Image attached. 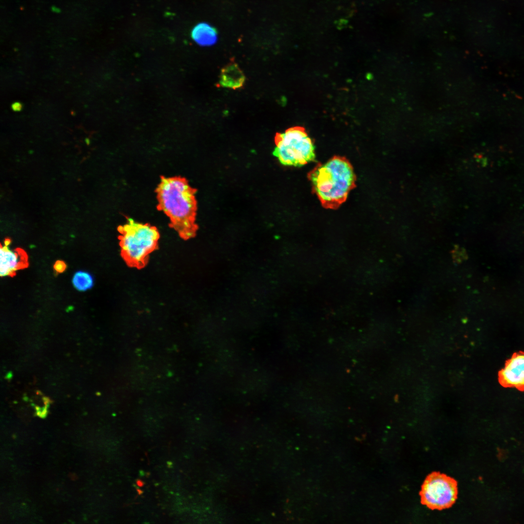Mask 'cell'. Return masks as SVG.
I'll use <instances>...</instances> for the list:
<instances>
[{"instance_id": "4fadbf2b", "label": "cell", "mask_w": 524, "mask_h": 524, "mask_svg": "<svg viewBox=\"0 0 524 524\" xmlns=\"http://www.w3.org/2000/svg\"><path fill=\"white\" fill-rule=\"evenodd\" d=\"M11 240L10 239H9L8 238H5L4 239V246H8L11 244Z\"/></svg>"}, {"instance_id": "8fae6325", "label": "cell", "mask_w": 524, "mask_h": 524, "mask_svg": "<svg viewBox=\"0 0 524 524\" xmlns=\"http://www.w3.org/2000/svg\"><path fill=\"white\" fill-rule=\"evenodd\" d=\"M53 268L56 273H61L66 270V264L63 261L57 260L54 264Z\"/></svg>"}, {"instance_id": "5bb4252c", "label": "cell", "mask_w": 524, "mask_h": 524, "mask_svg": "<svg viewBox=\"0 0 524 524\" xmlns=\"http://www.w3.org/2000/svg\"><path fill=\"white\" fill-rule=\"evenodd\" d=\"M136 483L140 487H143L144 485V482L141 480H137Z\"/></svg>"}, {"instance_id": "8992f818", "label": "cell", "mask_w": 524, "mask_h": 524, "mask_svg": "<svg viewBox=\"0 0 524 524\" xmlns=\"http://www.w3.org/2000/svg\"><path fill=\"white\" fill-rule=\"evenodd\" d=\"M498 381L506 388H515L524 391V352L513 354L498 373Z\"/></svg>"}, {"instance_id": "5b68a950", "label": "cell", "mask_w": 524, "mask_h": 524, "mask_svg": "<svg viewBox=\"0 0 524 524\" xmlns=\"http://www.w3.org/2000/svg\"><path fill=\"white\" fill-rule=\"evenodd\" d=\"M457 481L445 474L434 472L425 480L419 492L421 503L431 509L452 507L458 497Z\"/></svg>"}, {"instance_id": "7c38bea8", "label": "cell", "mask_w": 524, "mask_h": 524, "mask_svg": "<svg viewBox=\"0 0 524 524\" xmlns=\"http://www.w3.org/2000/svg\"><path fill=\"white\" fill-rule=\"evenodd\" d=\"M22 107V105L19 102H15L11 105L12 110L15 112L20 111Z\"/></svg>"}, {"instance_id": "7a4b0ae2", "label": "cell", "mask_w": 524, "mask_h": 524, "mask_svg": "<svg viewBox=\"0 0 524 524\" xmlns=\"http://www.w3.org/2000/svg\"><path fill=\"white\" fill-rule=\"evenodd\" d=\"M307 177L312 192L327 209H337L356 187L353 166L343 156H334L324 164H318L308 173Z\"/></svg>"}, {"instance_id": "3957f363", "label": "cell", "mask_w": 524, "mask_h": 524, "mask_svg": "<svg viewBox=\"0 0 524 524\" xmlns=\"http://www.w3.org/2000/svg\"><path fill=\"white\" fill-rule=\"evenodd\" d=\"M121 254L128 265L137 268L147 263L149 255L157 247L160 233L157 228L148 223L127 218L117 228Z\"/></svg>"}, {"instance_id": "ba28073f", "label": "cell", "mask_w": 524, "mask_h": 524, "mask_svg": "<svg viewBox=\"0 0 524 524\" xmlns=\"http://www.w3.org/2000/svg\"><path fill=\"white\" fill-rule=\"evenodd\" d=\"M245 79V76L238 65L235 62H231L222 68L219 82L222 87L237 89L243 86Z\"/></svg>"}, {"instance_id": "30bf717a", "label": "cell", "mask_w": 524, "mask_h": 524, "mask_svg": "<svg viewBox=\"0 0 524 524\" xmlns=\"http://www.w3.org/2000/svg\"><path fill=\"white\" fill-rule=\"evenodd\" d=\"M74 287L79 291H85L91 289L94 285V280L90 274L87 272H76L72 278Z\"/></svg>"}, {"instance_id": "277c9868", "label": "cell", "mask_w": 524, "mask_h": 524, "mask_svg": "<svg viewBox=\"0 0 524 524\" xmlns=\"http://www.w3.org/2000/svg\"><path fill=\"white\" fill-rule=\"evenodd\" d=\"M275 143L273 155L284 165L300 167L315 160V146L302 127L277 133Z\"/></svg>"}, {"instance_id": "9a60e30c", "label": "cell", "mask_w": 524, "mask_h": 524, "mask_svg": "<svg viewBox=\"0 0 524 524\" xmlns=\"http://www.w3.org/2000/svg\"><path fill=\"white\" fill-rule=\"evenodd\" d=\"M85 142L86 143V144H87V145H89V144L90 143V140H89V139H88V138H86V139H85Z\"/></svg>"}, {"instance_id": "6da1fadb", "label": "cell", "mask_w": 524, "mask_h": 524, "mask_svg": "<svg viewBox=\"0 0 524 524\" xmlns=\"http://www.w3.org/2000/svg\"><path fill=\"white\" fill-rule=\"evenodd\" d=\"M196 191L181 176H161L155 190L157 209L169 218V226L184 240L194 237L197 229Z\"/></svg>"}, {"instance_id": "52a82bcc", "label": "cell", "mask_w": 524, "mask_h": 524, "mask_svg": "<svg viewBox=\"0 0 524 524\" xmlns=\"http://www.w3.org/2000/svg\"><path fill=\"white\" fill-rule=\"evenodd\" d=\"M28 257L26 252L21 248L15 251L8 246L0 247V275L1 277L13 276L18 269L28 266Z\"/></svg>"}, {"instance_id": "9c48e42d", "label": "cell", "mask_w": 524, "mask_h": 524, "mask_svg": "<svg viewBox=\"0 0 524 524\" xmlns=\"http://www.w3.org/2000/svg\"><path fill=\"white\" fill-rule=\"evenodd\" d=\"M191 37L198 45L201 46H211L217 40L216 30L206 23H200L192 29Z\"/></svg>"}]
</instances>
